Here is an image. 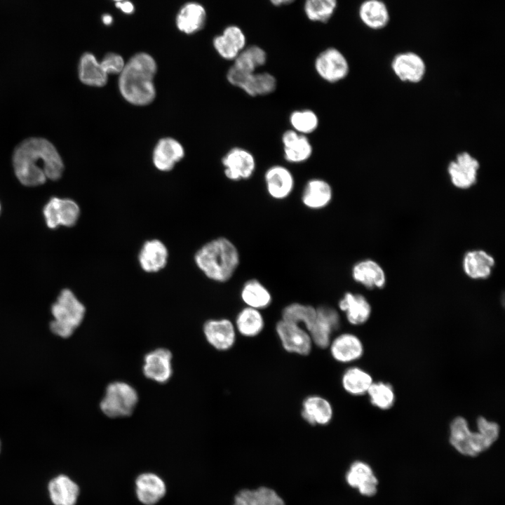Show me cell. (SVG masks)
Masks as SVG:
<instances>
[{"instance_id":"obj_17","label":"cell","mask_w":505,"mask_h":505,"mask_svg":"<svg viewBox=\"0 0 505 505\" xmlns=\"http://www.w3.org/2000/svg\"><path fill=\"white\" fill-rule=\"evenodd\" d=\"M264 182L269 196L277 201L288 198L295 187L292 173L287 168L279 165L271 166L266 171Z\"/></svg>"},{"instance_id":"obj_26","label":"cell","mask_w":505,"mask_h":505,"mask_svg":"<svg viewBox=\"0 0 505 505\" xmlns=\"http://www.w3.org/2000/svg\"><path fill=\"white\" fill-rule=\"evenodd\" d=\"M135 492L138 500L144 505H154L166 494L164 481L152 473H144L135 480Z\"/></svg>"},{"instance_id":"obj_30","label":"cell","mask_w":505,"mask_h":505,"mask_svg":"<svg viewBox=\"0 0 505 505\" xmlns=\"http://www.w3.org/2000/svg\"><path fill=\"white\" fill-rule=\"evenodd\" d=\"M240 297L245 307L258 310L268 308L273 299L269 290L256 278L248 279L243 284Z\"/></svg>"},{"instance_id":"obj_1","label":"cell","mask_w":505,"mask_h":505,"mask_svg":"<svg viewBox=\"0 0 505 505\" xmlns=\"http://www.w3.org/2000/svg\"><path fill=\"white\" fill-rule=\"evenodd\" d=\"M13 162L16 177L28 187L43 184L47 179L57 180L64 170L55 147L40 137L29 138L21 142L14 152Z\"/></svg>"},{"instance_id":"obj_43","label":"cell","mask_w":505,"mask_h":505,"mask_svg":"<svg viewBox=\"0 0 505 505\" xmlns=\"http://www.w3.org/2000/svg\"><path fill=\"white\" fill-rule=\"evenodd\" d=\"M58 198L53 197L43 208V215L46 224L50 229L57 228L60 225L58 213Z\"/></svg>"},{"instance_id":"obj_24","label":"cell","mask_w":505,"mask_h":505,"mask_svg":"<svg viewBox=\"0 0 505 505\" xmlns=\"http://www.w3.org/2000/svg\"><path fill=\"white\" fill-rule=\"evenodd\" d=\"M285 159L290 163H299L308 160L313 152L312 146L305 135L293 129L286 130L282 135Z\"/></svg>"},{"instance_id":"obj_32","label":"cell","mask_w":505,"mask_h":505,"mask_svg":"<svg viewBox=\"0 0 505 505\" xmlns=\"http://www.w3.org/2000/svg\"><path fill=\"white\" fill-rule=\"evenodd\" d=\"M359 17L368 27L379 29L385 27L390 18L386 5L381 0H365L359 8Z\"/></svg>"},{"instance_id":"obj_39","label":"cell","mask_w":505,"mask_h":505,"mask_svg":"<svg viewBox=\"0 0 505 505\" xmlns=\"http://www.w3.org/2000/svg\"><path fill=\"white\" fill-rule=\"evenodd\" d=\"M290 123L294 130L302 135L313 133L318 128V118L310 109L296 110L290 114Z\"/></svg>"},{"instance_id":"obj_40","label":"cell","mask_w":505,"mask_h":505,"mask_svg":"<svg viewBox=\"0 0 505 505\" xmlns=\"http://www.w3.org/2000/svg\"><path fill=\"white\" fill-rule=\"evenodd\" d=\"M58 212L60 224L65 227L76 224L80 215L79 205L69 198H58Z\"/></svg>"},{"instance_id":"obj_4","label":"cell","mask_w":505,"mask_h":505,"mask_svg":"<svg viewBox=\"0 0 505 505\" xmlns=\"http://www.w3.org/2000/svg\"><path fill=\"white\" fill-rule=\"evenodd\" d=\"M281 318L302 326L313 344L321 349L328 348L332 334L336 330L328 314L308 304L292 302L286 305L281 311Z\"/></svg>"},{"instance_id":"obj_9","label":"cell","mask_w":505,"mask_h":505,"mask_svg":"<svg viewBox=\"0 0 505 505\" xmlns=\"http://www.w3.org/2000/svg\"><path fill=\"white\" fill-rule=\"evenodd\" d=\"M276 335L285 351L299 356H308L313 347L309 332L300 325L281 318L275 325Z\"/></svg>"},{"instance_id":"obj_20","label":"cell","mask_w":505,"mask_h":505,"mask_svg":"<svg viewBox=\"0 0 505 505\" xmlns=\"http://www.w3.org/2000/svg\"><path fill=\"white\" fill-rule=\"evenodd\" d=\"M391 67L395 74L403 81L419 82L426 72L422 58L415 53L398 54L392 60Z\"/></svg>"},{"instance_id":"obj_47","label":"cell","mask_w":505,"mask_h":505,"mask_svg":"<svg viewBox=\"0 0 505 505\" xmlns=\"http://www.w3.org/2000/svg\"><path fill=\"white\" fill-rule=\"evenodd\" d=\"M102 21L105 25H109L112 22V18L109 15H105L102 17Z\"/></svg>"},{"instance_id":"obj_27","label":"cell","mask_w":505,"mask_h":505,"mask_svg":"<svg viewBox=\"0 0 505 505\" xmlns=\"http://www.w3.org/2000/svg\"><path fill=\"white\" fill-rule=\"evenodd\" d=\"M48 492L54 505H76L79 496V487L69 476L60 474L49 481Z\"/></svg>"},{"instance_id":"obj_44","label":"cell","mask_w":505,"mask_h":505,"mask_svg":"<svg viewBox=\"0 0 505 505\" xmlns=\"http://www.w3.org/2000/svg\"><path fill=\"white\" fill-rule=\"evenodd\" d=\"M234 505H258L255 490H243L235 497Z\"/></svg>"},{"instance_id":"obj_18","label":"cell","mask_w":505,"mask_h":505,"mask_svg":"<svg viewBox=\"0 0 505 505\" xmlns=\"http://www.w3.org/2000/svg\"><path fill=\"white\" fill-rule=\"evenodd\" d=\"M353 280L367 289H382L386 283V276L382 267L371 259H363L356 262L351 270Z\"/></svg>"},{"instance_id":"obj_38","label":"cell","mask_w":505,"mask_h":505,"mask_svg":"<svg viewBox=\"0 0 505 505\" xmlns=\"http://www.w3.org/2000/svg\"><path fill=\"white\" fill-rule=\"evenodd\" d=\"M337 0H305L304 11L307 18L316 22H325L334 13Z\"/></svg>"},{"instance_id":"obj_6","label":"cell","mask_w":505,"mask_h":505,"mask_svg":"<svg viewBox=\"0 0 505 505\" xmlns=\"http://www.w3.org/2000/svg\"><path fill=\"white\" fill-rule=\"evenodd\" d=\"M449 442L461 454L473 457L490 449L496 441L478 428L473 430L465 417L457 416L450 424Z\"/></svg>"},{"instance_id":"obj_31","label":"cell","mask_w":505,"mask_h":505,"mask_svg":"<svg viewBox=\"0 0 505 505\" xmlns=\"http://www.w3.org/2000/svg\"><path fill=\"white\" fill-rule=\"evenodd\" d=\"M234 325L241 335L255 337L263 331L265 321L261 310L245 307L237 314Z\"/></svg>"},{"instance_id":"obj_12","label":"cell","mask_w":505,"mask_h":505,"mask_svg":"<svg viewBox=\"0 0 505 505\" xmlns=\"http://www.w3.org/2000/svg\"><path fill=\"white\" fill-rule=\"evenodd\" d=\"M203 330L207 342L218 351L229 350L236 342L237 332L234 323L228 318L208 320Z\"/></svg>"},{"instance_id":"obj_19","label":"cell","mask_w":505,"mask_h":505,"mask_svg":"<svg viewBox=\"0 0 505 505\" xmlns=\"http://www.w3.org/2000/svg\"><path fill=\"white\" fill-rule=\"evenodd\" d=\"M301 417L311 426L328 425L333 417L330 402L319 395H310L302 403Z\"/></svg>"},{"instance_id":"obj_11","label":"cell","mask_w":505,"mask_h":505,"mask_svg":"<svg viewBox=\"0 0 505 505\" xmlns=\"http://www.w3.org/2000/svg\"><path fill=\"white\" fill-rule=\"evenodd\" d=\"M222 164L226 177L233 181L250 178L256 166L252 153L240 147L229 151L222 159Z\"/></svg>"},{"instance_id":"obj_14","label":"cell","mask_w":505,"mask_h":505,"mask_svg":"<svg viewBox=\"0 0 505 505\" xmlns=\"http://www.w3.org/2000/svg\"><path fill=\"white\" fill-rule=\"evenodd\" d=\"M332 358L339 363H351L364 354V345L355 334L344 332L331 339L328 346Z\"/></svg>"},{"instance_id":"obj_15","label":"cell","mask_w":505,"mask_h":505,"mask_svg":"<svg viewBox=\"0 0 505 505\" xmlns=\"http://www.w3.org/2000/svg\"><path fill=\"white\" fill-rule=\"evenodd\" d=\"M339 310L343 312L348 323L354 326L365 324L372 314V307L362 294L346 292L338 302Z\"/></svg>"},{"instance_id":"obj_23","label":"cell","mask_w":505,"mask_h":505,"mask_svg":"<svg viewBox=\"0 0 505 505\" xmlns=\"http://www.w3.org/2000/svg\"><path fill=\"white\" fill-rule=\"evenodd\" d=\"M333 191L331 185L325 180L313 178L306 183L301 201L307 208L313 210L326 208L332 201Z\"/></svg>"},{"instance_id":"obj_33","label":"cell","mask_w":505,"mask_h":505,"mask_svg":"<svg viewBox=\"0 0 505 505\" xmlns=\"http://www.w3.org/2000/svg\"><path fill=\"white\" fill-rule=\"evenodd\" d=\"M373 382V378L368 372L357 366L348 368L341 378L343 389L354 396L366 394Z\"/></svg>"},{"instance_id":"obj_36","label":"cell","mask_w":505,"mask_h":505,"mask_svg":"<svg viewBox=\"0 0 505 505\" xmlns=\"http://www.w3.org/2000/svg\"><path fill=\"white\" fill-rule=\"evenodd\" d=\"M372 405L381 410H390L396 401L393 386L385 382H373L367 393Z\"/></svg>"},{"instance_id":"obj_7","label":"cell","mask_w":505,"mask_h":505,"mask_svg":"<svg viewBox=\"0 0 505 505\" xmlns=\"http://www.w3.org/2000/svg\"><path fill=\"white\" fill-rule=\"evenodd\" d=\"M137 401V393L132 386L124 382H114L107 386L100 405L107 417H124L133 413Z\"/></svg>"},{"instance_id":"obj_35","label":"cell","mask_w":505,"mask_h":505,"mask_svg":"<svg viewBox=\"0 0 505 505\" xmlns=\"http://www.w3.org/2000/svg\"><path fill=\"white\" fill-rule=\"evenodd\" d=\"M206 20V11L202 6L195 3L185 5L180 11L176 23L178 29L187 34L200 29Z\"/></svg>"},{"instance_id":"obj_34","label":"cell","mask_w":505,"mask_h":505,"mask_svg":"<svg viewBox=\"0 0 505 505\" xmlns=\"http://www.w3.org/2000/svg\"><path fill=\"white\" fill-rule=\"evenodd\" d=\"M80 80L86 85L100 87L106 84L107 74L95 57L89 53L82 55L79 66Z\"/></svg>"},{"instance_id":"obj_10","label":"cell","mask_w":505,"mask_h":505,"mask_svg":"<svg viewBox=\"0 0 505 505\" xmlns=\"http://www.w3.org/2000/svg\"><path fill=\"white\" fill-rule=\"evenodd\" d=\"M314 66L319 76L329 83H336L344 79L349 69L344 55L334 48L322 51L316 58Z\"/></svg>"},{"instance_id":"obj_13","label":"cell","mask_w":505,"mask_h":505,"mask_svg":"<svg viewBox=\"0 0 505 505\" xmlns=\"http://www.w3.org/2000/svg\"><path fill=\"white\" fill-rule=\"evenodd\" d=\"M478 161L467 152L457 155L447 168L452 184L460 189H467L477 181Z\"/></svg>"},{"instance_id":"obj_25","label":"cell","mask_w":505,"mask_h":505,"mask_svg":"<svg viewBox=\"0 0 505 505\" xmlns=\"http://www.w3.org/2000/svg\"><path fill=\"white\" fill-rule=\"evenodd\" d=\"M346 479L351 487L358 488L363 495L372 497L377 493L378 480L370 466L365 462L356 461L352 463Z\"/></svg>"},{"instance_id":"obj_41","label":"cell","mask_w":505,"mask_h":505,"mask_svg":"<svg viewBox=\"0 0 505 505\" xmlns=\"http://www.w3.org/2000/svg\"><path fill=\"white\" fill-rule=\"evenodd\" d=\"M255 492L258 505H285L283 500L270 488L261 487Z\"/></svg>"},{"instance_id":"obj_22","label":"cell","mask_w":505,"mask_h":505,"mask_svg":"<svg viewBox=\"0 0 505 505\" xmlns=\"http://www.w3.org/2000/svg\"><path fill=\"white\" fill-rule=\"evenodd\" d=\"M494 264L493 256L481 249L466 252L462 260L464 274L473 280L487 279L491 275Z\"/></svg>"},{"instance_id":"obj_42","label":"cell","mask_w":505,"mask_h":505,"mask_svg":"<svg viewBox=\"0 0 505 505\" xmlns=\"http://www.w3.org/2000/svg\"><path fill=\"white\" fill-rule=\"evenodd\" d=\"M100 64L107 75L121 73L125 66L121 56L115 53H108Z\"/></svg>"},{"instance_id":"obj_28","label":"cell","mask_w":505,"mask_h":505,"mask_svg":"<svg viewBox=\"0 0 505 505\" xmlns=\"http://www.w3.org/2000/svg\"><path fill=\"white\" fill-rule=\"evenodd\" d=\"M245 43L244 33L236 26L227 27L222 34L213 41L215 50L226 60H234L245 48Z\"/></svg>"},{"instance_id":"obj_16","label":"cell","mask_w":505,"mask_h":505,"mask_svg":"<svg viewBox=\"0 0 505 505\" xmlns=\"http://www.w3.org/2000/svg\"><path fill=\"white\" fill-rule=\"evenodd\" d=\"M172 357V353L165 348L147 353L142 367L144 376L159 383L168 382L173 374Z\"/></svg>"},{"instance_id":"obj_21","label":"cell","mask_w":505,"mask_h":505,"mask_svg":"<svg viewBox=\"0 0 505 505\" xmlns=\"http://www.w3.org/2000/svg\"><path fill=\"white\" fill-rule=\"evenodd\" d=\"M168 260V250L166 245L156 238L146 241L138 254L140 266L147 273L161 271L166 266Z\"/></svg>"},{"instance_id":"obj_3","label":"cell","mask_w":505,"mask_h":505,"mask_svg":"<svg viewBox=\"0 0 505 505\" xmlns=\"http://www.w3.org/2000/svg\"><path fill=\"white\" fill-rule=\"evenodd\" d=\"M236 245L225 237H217L201 246L195 253L198 268L209 279L225 283L230 280L240 264Z\"/></svg>"},{"instance_id":"obj_5","label":"cell","mask_w":505,"mask_h":505,"mask_svg":"<svg viewBox=\"0 0 505 505\" xmlns=\"http://www.w3.org/2000/svg\"><path fill=\"white\" fill-rule=\"evenodd\" d=\"M51 312L54 320L50 324V330L59 337L67 338L82 323L86 308L72 291L65 289L52 305Z\"/></svg>"},{"instance_id":"obj_49","label":"cell","mask_w":505,"mask_h":505,"mask_svg":"<svg viewBox=\"0 0 505 505\" xmlns=\"http://www.w3.org/2000/svg\"><path fill=\"white\" fill-rule=\"evenodd\" d=\"M0 211H1V204H0Z\"/></svg>"},{"instance_id":"obj_37","label":"cell","mask_w":505,"mask_h":505,"mask_svg":"<svg viewBox=\"0 0 505 505\" xmlns=\"http://www.w3.org/2000/svg\"><path fill=\"white\" fill-rule=\"evenodd\" d=\"M267 60L264 50L257 46L244 48L234 59L236 68L249 73L255 72L256 68L262 66Z\"/></svg>"},{"instance_id":"obj_2","label":"cell","mask_w":505,"mask_h":505,"mask_svg":"<svg viewBox=\"0 0 505 505\" xmlns=\"http://www.w3.org/2000/svg\"><path fill=\"white\" fill-rule=\"evenodd\" d=\"M156 72V62L149 55L141 53L131 58L120 73L119 87L123 97L135 105L150 103L156 94L152 81Z\"/></svg>"},{"instance_id":"obj_50","label":"cell","mask_w":505,"mask_h":505,"mask_svg":"<svg viewBox=\"0 0 505 505\" xmlns=\"http://www.w3.org/2000/svg\"><path fill=\"white\" fill-rule=\"evenodd\" d=\"M0 448H1V443H0Z\"/></svg>"},{"instance_id":"obj_46","label":"cell","mask_w":505,"mask_h":505,"mask_svg":"<svg viewBox=\"0 0 505 505\" xmlns=\"http://www.w3.org/2000/svg\"><path fill=\"white\" fill-rule=\"evenodd\" d=\"M271 2L276 6H282L291 3L294 0H270Z\"/></svg>"},{"instance_id":"obj_8","label":"cell","mask_w":505,"mask_h":505,"mask_svg":"<svg viewBox=\"0 0 505 505\" xmlns=\"http://www.w3.org/2000/svg\"><path fill=\"white\" fill-rule=\"evenodd\" d=\"M228 81L250 96L266 95L276 89L275 77L267 72L249 73L231 66L227 74Z\"/></svg>"},{"instance_id":"obj_45","label":"cell","mask_w":505,"mask_h":505,"mask_svg":"<svg viewBox=\"0 0 505 505\" xmlns=\"http://www.w3.org/2000/svg\"><path fill=\"white\" fill-rule=\"evenodd\" d=\"M116 6L120 8L121 11L126 13H130L133 11V5L130 1H124L123 3H116Z\"/></svg>"},{"instance_id":"obj_48","label":"cell","mask_w":505,"mask_h":505,"mask_svg":"<svg viewBox=\"0 0 505 505\" xmlns=\"http://www.w3.org/2000/svg\"><path fill=\"white\" fill-rule=\"evenodd\" d=\"M114 1H121V0H114Z\"/></svg>"},{"instance_id":"obj_29","label":"cell","mask_w":505,"mask_h":505,"mask_svg":"<svg viewBox=\"0 0 505 505\" xmlns=\"http://www.w3.org/2000/svg\"><path fill=\"white\" fill-rule=\"evenodd\" d=\"M183 156L184 149L182 145L177 140L168 137L157 143L153 153V161L157 169L168 171Z\"/></svg>"}]
</instances>
